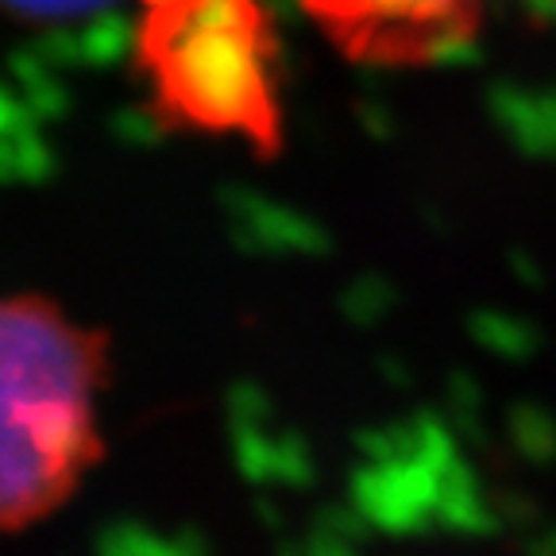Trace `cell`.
<instances>
[{
    "label": "cell",
    "mask_w": 556,
    "mask_h": 556,
    "mask_svg": "<svg viewBox=\"0 0 556 556\" xmlns=\"http://www.w3.org/2000/svg\"><path fill=\"white\" fill-rule=\"evenodd\" d=\"M104 344L59 305L0 294V533L66 503L101 448Z\"/></svg>",
    "instance_id": "1"
},
{
    "label": "cell",
    "mask_w": 556,
    "mask_h": 556,
    "mask_svg": "<svg viewBox=\"0 0 556 556\" xmlns=\"http://www.w3.org/2000/svg\"><path fill=\"white\" fill-rule=\"evenodd\" d=\"M0 4L20 16H74V12L97 9L104 0H0Z\"/></svg>",
    "instance_id": "3"
},
{
    "label": "cell",
    "mask_w": 556,
    "mask_h": 556,
    "mask_svg": "<svg viewBox=\"0 0 556 556\" xmlns=\"http://www.w3.org/2000/svg\"><path fill=\"white\" fill-rule=\"evenodd\" d=\"M305 9L352 54L421 59L456 39L483 0H305Z\"/></svg>",
    "instance_id": "2"
}]
</instances>
